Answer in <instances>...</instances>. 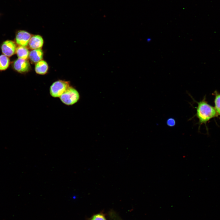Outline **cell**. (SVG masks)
<instances>
[{"instance_id":"5","label":"cell","mask_w":220,"mask_h":220,"mask_svg":"<svg viewBox=\"0 0 220 220\" xmlns=\"http://www.w3.org/2000/svg\"><path fill=\"white\" fill-rule=\"evenodd\" d=\"M16 48L15 42L11 40L4 41L1 46L2 53L9 57H11L16 53Z\"/></svg>"},{"instance_id":"14","label":"cell","mask_w":220,"mask_h":220,"mask_svg":"<svg viewBox=\"0 0 220 220\" xmlns=\"http://www.w3.org/2000/svg\"><path fill=\"white\" fill-rule=\"evenodd\" d=\"M91 220H106L104 216L100 214L94 215Z\"/></svg>"},{"instance_id":"3","label":"cell","mask_w":220,"mask_h":220,"mask_svg":"<svg viewBox=\"0 0 220 220\" xmlns=\"http://www.w3.org/2000/svg\"><path fill=\"white\" fill-rule=\"evenodd\" d=\"M80 98L79 94L75 88L70 86L59 97L61 102L66 105H73L77 103Z\"/></svg>"},{"instance_id":"11","label":"cell","mask_w":220,"mask_h":220,"mask_svg":"<svg viewBox=\"0 0 220 220\" xmlns=\"http://www.w3.org/2000/svg\"><path fill=\"white\" fill-rule=\"evenodd\" d=\"M10 60L9 57L3 54L0 55V71H5L9 67Z\"/></svg>"},{"instance_id":"13","label":"cell","mask_w":220,"mask_h":220,"mask_svg":"<svg viewBox=\"0 0 220 220\" xmlns=\"http://www.w3.org/2000/svg\"><path fill=\"white\" fill-rule=\"evenodd\" d=\"M167 125L170 127H173L176 124V121L173 118H168L166 122Z\"/></svg>"},{"instance_id":"9","label":"cell","mask_w":220,"mask_h":220,"mask_svg":"<svg viewBox=\"0 0 220 220\" xmlns=\"http://www.w3.org/2000/svg\"><path fill=\"white\" fill-rule=\"evenodd\" d=\"M43 55L42 50L41 49L33 50L29 53V57L31 61L34 63H37L42 60Z\"/></svg>"},{"instance_id":"8","label":"cell","mask_w":220,"mask_h":220,"mask_svg":"<svg viewBox=\"0 0 220 220\" xmlns=\"http://www.w3.org/2000/svg\"><path fill=\"white\" fill-rule=\"evenodd\" d=\"M49 67L47 63L42 60L37 62L35 65V70L37 74L44 75L47 73Z\"/></svg>"},{"instance_id":"12","label":"cell","mask_w":220,"mask_h":220,"mask_svg":"<svg viewBox=\"0 0 220 220\" xmlns=\"http://www.w3.org/2000/svg\"><path fill=\"white\" fill-rule=\"evenodd\" d=\"M214 95L215 96L214 108L218 115L220 116V93L215 91L214 93Z\"/></svg>"},{"instance_id":"4","label":"cell","mask_w":220,"mask_h":220,"mask_svg":"<svg viewBox=\"0 0 220 220\" xmlns=\"http://www.w3.org/2000/svg\"><path fill=\"white\" fill-rule=\"evenodd\" d=\"M12 66L15 71L21 74L27 73L31 69L30 63L27 59L18 58L13 62Z\"/></svg>"},{"instance_id":"2","label":"cell","mask_w":220,"mask_h":220,"mask_svg":"<svg viewBox=\"0 0 220 220\" xmlns=\"http://www.w3.org/2000/svg\"><path fill=\"white\" fill-rule=\"evenodd\" d=\"M71 86L70 82L58 80L53 82L49 88L50 96L54 98H59Z\"/></svg>"},{"instance_id":"1","label":"cell","mask_w":220,"mask_h":220,"mask_svg":"<svg viewBox=\"0 0 220 220\" xmlns=\"http://www.w3.org/2000/svg\"><path fill=\"white\" fill-rule=\"evenodd\" d=\"M197 105L195 116L199 120V125L206 124L211 119L218 116L214 107L209 104L204 97L202 100L196 102Z\"/></svg>"},{"instance_id":"10","label":"cell","mask_w":220,"mask_h":220,"mask_svg":"<svg viewBox=\"0 0 220 220\" xmlns=\"http://www.w3.org/2000/svg\"><path fill=\"white\" fill-rule=\"evenodd\" d=\"M16 53L18 58L27 59L29 56V52L26 46H19L16 48Z\"/></svg>"},{"instance_id":"6","label":"cell","mask_w":220,"mask_h":220,"mask_svg":"<svg viewBox=\"0 0 220 220\" xmlns=\"http://www.w3.org/2000/svg\"><path fill=\"white\" fill-rule=\"evenodd\" d=\"M31 35L24 30H19L16 33L15 42L19 46H26L29 44Z\"/></svg>"},{"instance_id":"7","label":"cell","mask_w":220,"mask_h":220,"mask_svg":"<svg viewBox=\"0 0 220 220\" xmlns=\"http://www.w3.org/2000/svg\"><path fill=\"white\" fill-rule=\"evenodd\" d=\"M43 43L44 41L41 36L39 35H35L31 37L28 45L31 49L34 50L41 49Z\"/></svg>"}]
</instances>
